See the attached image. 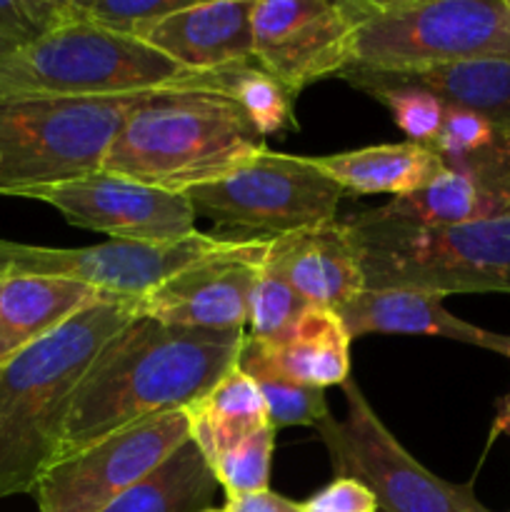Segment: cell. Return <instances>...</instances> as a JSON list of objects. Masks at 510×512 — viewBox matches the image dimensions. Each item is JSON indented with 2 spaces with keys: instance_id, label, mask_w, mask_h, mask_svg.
Masks as SVG:
<instances>
[{
  "instance_id": "cell-1",
  "label": "cell",
  "mask_w": 510,
  "mask_h": 512,
  "mask_svg": "<svg viewBox=\"0 0 510 512\" xmlns=\"http://www.w3.org/2000/svg\"><path fill=\"white\" fill-rule=\"evenodd\" d=\"M243 338L245 333L173 328L138 313L80 380L55 460L135 423L188 410L235 368Z\"/></svg>"
},
{
  "instance_id": "cell-2",
  "label": "cell",
  "mask_w": 510,
  "mask_h": 512,
  "mask_svg": "<svg viewBox=\"0 0 510 512\" xmlns=\"http://www.w3.org/2000/svg\"><path fill=\"white\" fill-rule=\"evenodd\" d=\"M138 313L140 298L110 295L0 365V500L33 493L55 463L80 380Z\"/></svg>"
},
{
  "instance_id": "cell-3",
  "label": "cell",
  "mask_w": 510,
  "mask_h": 512,
  "mask_svg": "<svg viewBox=\"0 0 510 512\" xmlns=\"http://www.w3.org/2000/svg\"><path fill=\"white\" fill-rule=\"evenodd\" d=\"M265 150L245 110L213 90H155L108 145L100 170L170 193H188Z\"/></svg>"
},
{
  "instance_id": "cell-4",
  "label": "cell",
  "mask_w": 510,
  "mask_h": 512,
  "mask_svg": "<svg viewBox=\"0 0 510 512\" xmlns=\"http://www.w3.org/2000/svg\"><path fill=\"white\" fill-rule=\"evenodd\" d=\"M353 238L365 290L510 293V215L430 228L388 218L378 208L343 220Z\"/></svg>"
},
{
  "instance_id": "cell-5",
  "label": "cell",
  "mask_w": 510,
  "mask_h": 512,
  "mask_svg": "<svg viewBox=\"0 0 510 512\" xmlns=\"http://www.w3.org/2000/svg\"><path fill=\"white\" fill-rule=\"evenodd\" d=\"M185 88L218 93V70L193 73L140 40L90 23H70L0 58V100L120 98Z\"/></svg>"
},
{
  "instance_id": "cell-6",
  "label": "cell",
  "mask_w": 510,
  "mask_h": 512,
  "mask_svg": "<svg viewBox=\"0 0 510 512\" xmlns=\"http://www.w3.org/2000/svg\"><path fill=\"white\" fill-rule=\"evenodd\" d=\"M153 93L0 100V195L98 173L120 125Z\"/></svg>"
},
{
  "instance_id": "cell-7",
  "label": "cell",
  "mask_w": 510,
  "mask_h": 512,
  "mask_svg": "<svg viewBox=\"0 0 510 512\" xmlns=\"http://www.w3.org/2000/svg\"><path fill=\"white\" fill-rule=\"evenodd\" d=\"M510 60V0H360L350 65L415 70Z\"/></svg>"
},
{
  "instance_id": "cell-8",
  "label": "cell",
  "mask_w": 510,
  "mask_h": 512,
  "mask_svg": "<svg viewBox=\"0 0 510 512\" xmlns=\"http://www.w3.org/2000/svg\"><path fill=\"white\" fill-rule=\"evenodd\" d=\"M345 418L315 425L328 448L335 478L363 483L378 512H490L475 498L473 483L455 485L425 470L375 415L355 380H345Z\"/></svg>"
},
{
  "instance_id": "cell-9",
  "label": "cell",
  "mask_w": 510,
  "mask_h": 512,
  "mask_svg": "<svg viewBox=\"0 0 510 512\" xmlns=\"http://www.w3.org/2000/svg\"><path fill=\"white\" fill-rule=\"evenodd\" d=\"M185 198L195 215H205L220 228L273 240L333 223L345 190L320 173L313 158L265 148L220 180L188 190Z\"/></svg>"
},
{
  "instance_id": "cell-10",
  "label": "cell",
  "mask_w": 510,
  "mask_h": 512,
  "mask_svg": "<svg viewBox=\"0 0 510 512\" xmlns=\"http://www.w3.org/2000/svg\"><path fill=\"white\" fill-rule=\"evenodd\" d=\"M190 440L185 410L143 420L55 460L35 485L40 512H103Z\"/></svg>"
},
{
  "instance_id": "cell-11",
  "label": "cell",
  "mask_w": 510,
  "mask_h": 512,
  "mask_svg": "<svg viewBox=\"0 0 510 512\" xmlns=\"http://www.w3.org/2000/svg\"><path fill=\"white\" fill-rule=\"evenodd\" d=\"M225 240L228 238L195 233L160 243L108 240L90 248H40L0 240V275H50L78 280L113 295L145 298L190 263L218 250Z\"/></svg>"
},
{
  "instance_id": "cell-12",
  "label": "cell",
  "mask_w": 510,
  "mask_h": 512,
  "mask_svg": "<svg viewBox=\"0 0 510 512\" xmlns=\"http://www.w3.org/2000/svg\"><path fill=\"white\" fill-rule=\"evenodd\" d=\"M358 23L360 0H255V63L298 95L348 68Z\"/></svg>"
},
{
  "instance_id": "cell-13",
  "label": "cell",
  "mask_w": 510,
  "mask_h": 512,
  "mask_svg": "<svg viewBox=\"0 0 510 512\" xmlns=\"http://www.w3.org/2000/svg\"><path fill=\"white\" fill-rule=\"evenodd\" d=\"M18 198L53 205L75 228L105 233L113 240L160 243L198 233V215L185 193H170L103 170L68 183L25 190Z\"/></svg>"
},
{
  "instance_id": "cell-14",
  "label": "cell",
  "mask_w": 510,
  "mask_h": 512,
  "mask_svg": "<svg viewBox=\"0 0 510 512\" xmlns=\"http://www.w3.org/2000/svg\"><path fill=\"white\" fill-rule=\"evenodd\" d=\"M265 238H228L140 298V313L173 328L243 333L255 275L268 253Z\"/></svg>"
},
{
  "instance_id": "cell-15",
  "label": "cell",
  "mask_w": 510,
  "mask_h": 512,
  "mask_svg": "<svg viewBox=\"0 0 510 512\" xmlns=\"http://www.w3.org/2000/svg\"><path fill=\"white\" fill-rule=\"evenodd\" d=\"M403 223L450 228L510 215V133L488 150L460 160H443V170L418 193L378 208Z\"/></svg>"
},
{
  "instance_id": "cell-16",
  "label": "cell",
  "mask_w": 510,
  "mask_h": 512,
  "mask_svg": "<svg viewBox=\"0 0 510 512\" xmlns=\"http://www.w3.org/2000/svg\"><path fill=\"white\" fill-rule=\"evenodd\" d=\"M255 0L190 3L160 20L143 43L193 73H215L255 63Z\"/></svg>"
},
{
  "instance_id": "cell-17",
  "label": "cell",
  "mask_w": 510,
  "mask_h": 512,
  "mask_svg": "<svg viewBox=\"0 0 510 512\" xmlns=\"http://www.w3.org/2000/svg\"><path fill=\"white\" fill-rule=\"evenodd\" d=\"M350 340L370 333L435 335L473 348L493 350L510 358V335L490 333L473 323L455 318L438 295L413 290H360L348 305L335 313Z\"/></svg>"
},
{
  "instance_id": "cell-18",
  "label": "cell",
  "mask_w": 510,
  "mask_h": 512,
  "mask_svg": "<svg viewBox=\"0 0 510 512\" xmlns=\"http://www.w3.org/2000/svg\"><path fill=\"white\" fill-rule=\"evenodd\" d=\"M355 88L410 85L435 95L445 108L468 110L510 130V60H465L415 70H375L348 65L340 73Z\"/></svg>"
},
{
  "instance_id": "cell-19",
  "label": "cell",
  "mask_w": 510,
  "mask_h": 512,
  "mask_svg": "<svg viewBox=\"0 0 510 512\" xmlns=\"http://www.w3.org/2000/svg\"><path fill=\"white\" fill-rule=\"evenodd\" d=\"M290 285L313 308L338 313L365 288L358 250L345 223H323L270 240Z\"/></svg>"
},
{
  "instance_id": "cell-20",
  "label": "cell",
  "mask_w": 510,
  "mask_h": 512,
  "mask_svg": "<svg viewBox=\"0 0 510 512\" xmlns=\"http://www.w3.org/2000/svg\"><path fill=\"white\" fill-rule=\"evenodd\" d=\"M113 293L50 275H0V365Z\"/></svg>"
},
{
  "instance_id": "cell-21",
  "label": "cell",
  "mask_w": 510,
  "mask_h": 512,
  "mask_svg": "<svg viewBox=\"0 0 510 512\" xmlns=\"http://www.w3.org/2000/svg\"><path fill=\"white\" fill-rule=\"evenodd\" d=\"M315 168L345 190V195L390 193L395 198L418 193L443 170V158L430 145L390 143L348 153L313 158Z\"/></svg>"
},
{
  "instance_id": "cell-22",
  "label": "cell",
  "mask_w": 510,
  "mask_h": 512,
  "mask_svg": "<svg viewBox=\"0 0 510 512\" xmlns=\"http://www.w3.org/2000/svg\"><path fill=\"white\" fill-rule=\"evenodd\" d=\"M290 380L325 390L350 378V338L333 310L310 308L275 343H260Z\"/></svg>"
},
{
  "instance_id": "cell-23",
  "label": "cell",
  "mask_w": 510,
  "mask_h": 512,
  "mask_svg": "<svg viewBox=\"0 0 510 512\" xmlns=\"http://www.w3.org/2000/svg\"><path fill=\"white\" fill-rule=\"evenodd\" d=\"M190 440L198 445L208 468L248 435L270 425L268 408L253 380L238 368L230 370L203 400L190 405ZM273 428V425H270Z\"/></svg>"
},
{
  "instance_id": "cell-24",
  "label": "cell",
  "mask_w": 510,
  "mask_h": 512,
  "mask_svg": "<svg viewBox=\"0 0 510 512\" xmlns=\"http://www.w3.org/2000/svg\"><path fill=\"white\" fill-rule=\"evenodd\" d=\"M213 470L193 440H185L163 465L125 490L103 512H203L215 498Z\"/></svg>"
},
{
  "instance_id": "cell-25",
  "label": "cell",
  "mask_w": 510,
  "mask_h": 512,
  "mask_svg": "<svg viewBox=\"0 0 510 512\" xmlns=\"http://www.w3.org/2000/svg\"><path fill=\"white\" fill-rule=\"evenodd\" d=\"M235 368L240 373L248 375L260 390L268 408V420L273 430L280 428H293V425H308L315 428L323 418H328V403H325V390L308 388L288 375L280 373L273 363H270L268 353L258 340L245 335L240 343L238 360Z\"/></svg>"
},
{
  "instance_id": "cell-26",
  "label": "cell",
  "mask_w": 510,
  "mask_h": 512,
  "mask_svg": "<svg viewBox=\"0 0 510 512\" xmlns=\"http://www.w3.org/2000/svg\"><path fill=\"white\" fill-rule=\"evenodd\" d=\"M310 308L313 305L305 303L303 295L290 285L283 263H280V258L268 245V253H265L263 263H260L258 275H255L253 293H250L248 338L265 345L275 343Z\"/></svg>"
},
{
  "instance_id": "cell-27",
  "label": "cell",
  "mask_w": 510,
  "mask_h": 512,
  "mask_svg": "<svg viewBox=\"0 0 510 512\" xmlns=\"http://www.w3.org/2000/svg\"><path fill=\"white\" fill-rule=\"evenodd\" d=\"M218 93L235 100L263 138L293 125V113H290L293 95L260 65L255 68L253 63H248L218 70Z\"/></svg>"
},
{
  "instance_id": "cell-28",
  "label": "cell",
  "mask_w": 510,
  "mask_h": 512,
  "mask_svg": "<svg viewBox=\"0 0 510 512\" xmlns=\"http://www.w3.org/2000/svg\"><path fill=\"white\" fill-rule=\"evenodd\" d=\"M193 0H73L75 20L143 43L145 35Z\"/></svg>"
},
{
  "instance_id": "cell-29",
  "label": "cell",
  "mask_w": 510,
  "mask_h": 512,
  "mask_svg": "<svg viewBox=\"0 0 510 512\" xmlns=\"http://www.w3.org/2000/svg\"><path fill=\"white\" fill-rule=\"evenodd\" d=\"M273 443L275 430L270 425H265L258 433L248 435L243 443H238L235 448H230L228 453L215 460V465L210 470H213L218 485H223L228 498L268 490Z\"/></svg>"
},
{
  "instance_id": "cell-30",
  "label": "cell",
  "mask_w": 510,
  "mask_h": 512,
  "mask_svg": "<svg viewBox=\"0 0 510 512\" xmlns=\"http://www.w3.org/2000/svg\"><path fill=\"white\" fill-rule=\"evenodd\" d=\"M360 90L373 95L390 110L395 125L408 135L410 143L430 145L440 133L445 105L435 95L410 85H365Z\"/></svg>"
},
{
  "instance_id": "cell-31",
  "label": "cell",
  "mask_w": 510,
  "mask_h": 512,
  "mask_svg": "<svg viewBox=\"0 0 510 512\" xmlns=\"http://www.w3.org/2000/svg\"><path fill=\"white\" fill-rule=\"evenodd\" d=\"M75 20L73 0H0V35L18 48L48 38Z\"/></svg>"
},
{
  "instance_id": "cell-32",
  "label": "cell",
  "mask_w": 510,
  "mask_h": 512,
  "mask_svg": "<svg viewBox=\"0 0 510 512\" xmlns=\"http://www.w3.org/2000/svg\"><path fill=\"white\" fill-rule=\"evenodd\" d=\"M505 133H510V130L498 128L480 115L468 113V110L445 108L443 125H440V133L435 135L430 148L443 160H460L480 153V150H488Z\"/></svg>"
},
{
  "instance_id": "cell-33",
  "label": "cell",
  "mask_w": 510,
  "mask_h": 512,
  "mask_svg": "<svg viewBox=\"0 0 510 512\" xmlns=\"http://www.w3.org/2000/svg\"><path fill=\"white\" fill-rule=\"evenodd\" d=\"M303 512H378L373 493L363 483L335 478L303 503Z\"/></svg>"
},
{
  "instance_id": "cell-34",
  "label": "cell",
  "mask_w": 510,
  "mask_h": 512,
  "mask_svg": "<svg viewBox=\"0 0 510 512\" xmlns=\"http://www.w3.org/2000/svg\"><path fill=\"white\" fill-rule=\"evenodd\" d=\"M223 512H303V505L273 493V490H260V493L233 495L225 503Z\"/></svg>"
},
{
  "instance_id": "cell-35",
  "label": "cell",
  "mask_w": 510,
  "mask_h": 512,
  "mask_svg": "<svg viewBox=\"0 0 510 512\" xmlns=\"http://www.w3.org/2000/svg\"><path fill=\"white\" fill-rule=\"evenodd\" d=\"M493 433H503L510 435V393L500 400L498 413H495V423H493Z\"/></svg>"
},
{
  "instance_id": "cell-36",
  "label": "cell",
  "mask_w": 510,
  "mask_h": 512,
  "mask_svg": "<svg viewBox=\"0 0 510 512\" xmlns=\"http://www.w3.org/2000/svg\"><path fill=\"white\" fill-rule=\"evenodd\" d=\"M13 50H18V45H15L13 40H8V38H3V35H0V58H3V55H8V53H13Z\"/></svg>"
},
{
  "instance_id": "cell-37",
  "label": "cell",
  "mask_w": 510,
  "mask_h": 512,
  "mask_svg": "<svg viewBox=\"0 0 510 512\" xmlns=\"http://www.w3.org/2000/svg\"><path fill=\"white\" fill-rule=\"evenodd\" d=\"M203 512H223V510H215V508H208V510H203Z\"/></svg>"
}]
</instances>
